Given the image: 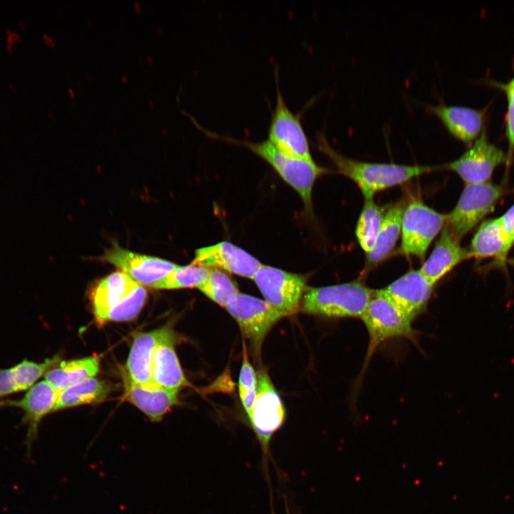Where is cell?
Masks as SVG:
<instances>
[{"instance_id": "obj_1", "label": "cell", "mask_w": 514, "mask_h": 514, "mask_svg": "<svg viewBox=\"0 0 514 514\" xmlns=\"http://www.w3.org/2000/svg\"><path fill=\"white\" fill-rule=\"evenodd\" d=\"M317 146L334 163L340 173L352 179L366 199L378 191L403 183L435 168L428 166H407L358 161L347 158L331 146L323 133L316 134Z\"/></svg>"}, {"instance_id": "obj_16", "label": "cell", "mask_w": 514, "mask_h": 514, "mask_svg": "<svg viewBox=\"0 0 514 514\" xmlns=\"http://www.w3.org/2000/svg\"><path fill=\"white\" fill-rule=\"evenodd\" d=\"M425 109L438 117L453 136L465 143L475 140L485 129V107L478 109L440 102L425 104Z\"/></svg>"}, {"instance_id": "obj_15", "label": "cell", "mask_w": 514, "mask_h": 514, "mask_svg": "<svg viewBox=\"0 0 514 514\" xmlns=\"http://www.w3.org/2000/svg\"><path fill=\"white\" fill-rule=\"evenodd\" d=\"M191 263L253 279L261 263L245 250L226 241L198 248Z\"/></svg>"}, {"instance_id": "obj_37", "label": "cell", "mask_w": 514, "mask_h": 514, "mask_svg": "<svg viewBox=\"0 0 514 514\" xmlns=\"http://www.w3.org/2000/svg\"><path fill=\"white\" fill-rule=\"evenodd\" d=\"M8 86H9V89L10 91L11 92V94H17L16 87L13 83H9Z\"/></svg>"}, {"instance_id": "obj_6", "label": "cell", "mask_w": 514, "mask_h": 514, "mask_svg": "<svg viewBox=\"0 0 514 514\" xmlns=\"http://www.w3.org/2000/svg\"><path fill=\"white\" fill-rule=\"evenodd\" d=\"M446 220L447 214L437 212L420 199L412 200L403 214L399 253L423 258Z\"/></svg>"}, {"instance_id": "obj_3", "label": "cell", "mask_w": 514, "mask_h": 514, "mask_svg": "<svg viewBox=\"0 0 514 514\" xmlns=\"http://www.w3.org/2000/svg\"><path fill=\"white\" fill-rule=\"evenodd\" d=\"M361 319L368 333V345L362 368L354 383L353 399L358 392L371 359L382 343L403 338L418 344V332L413 328L412 321L377 290Z\"/></svg>"}, {"instance_id": "obj_13", "label": "cell", "mask_w": 514, "mask_h": 514, "mask_svg": "<svg viewBox=\"0 0 514 514\" xmlns=\"http://www.w3.org/2000/svg\"><path fill=\"white\" fill-rule=\"evenodd\" d=\"M100 258L120 268L141 286L151 288L178 266L165 259L130 251L116 243Z\"/></svg>"}, {"instance_id": "obj_28", "label": "cell", "mask_w": 514, "mask_h": 514, "mask_svg": "<svg viewBox=\"0 0 514 514\" xmlns=\"http://www.w3.org/2000/svg\"><path fill=\"white\" fill-rule=\"evenodd\" d=\"M147 298V292L141 285L126 298L111 308L94 315L100 326L108 322L128 321L134 319L142 309Z\"/></svg>"}, {"instance_id": "obj_36", "label": "cell", "mask_w": 514, "mask_h": 514, "mask_svg": "<svg viewBox=\"0 0 514 514\" xmlns=\"http://www.w3.org/2000/svg\"><path fill=\"white\" fill-rule=\"evenodd\" d=\"M42 37L47 44H50L51 46H54L55 42L52 37L48 36L46 34H44Z\"/></svg>"}, {"instance_id": "obj_12", "label": "cell", "mask_w": 514, "mask_h": 514, "mask_svg": "<svg viewBox=\"0 0 514 514\" xmlns=\"http://www.w3.org/2000/svg\"><path fill=\"white\" fill-rule=\"evenodd\" d=\"M433 286L419 270H410L377 292L413 321L426 311Z\"/></svg>"}, {"instance_id": "obj_8", "label": "cell", "mask_w": 514, "mask_h": 514, "mask_svg": "<svg viewBox=\"0 0 514 514\" xmlns=\"http://www.w3.org/2000/svg\"><path fill=\"white\" fill-rule=\"evenodd\" d=\"M257 378V395L248 419L266 458L272 436L283 423L286 411L268 373L262 369Z\"/></svg>"}, {"instance_id": "obj_38", "label": "cell", "mask_w": 514, "mask_h": 514, "mask_svg": "<svg viewBox=\"0 0 514 514\" xmlns=\"http://www.w3.org/2000/svg\"><path fill=\"white\" fill-rule=\"evenodd\" d=\"M18 24L21 31H25L26 29V23L23 20H19Z\"/></svg>"}, {"instance_id": "obj_32", "label": "cell", "mask_w": 514, "mask_h": 514, "mask_svg": "<svg viewBox=\"0 0 514 514\" xmlns=\"http://www.w3.org/2000/svg\"><path fill=\"white\" fill-rule=\"evenodd\" d=\"M493 84L502 89L507 98V113L505 117V134L508 139V153L506 166H510L514 153V76L507 83L493 82Z\"/></svg>"}, {"instance_id": "obj_29", "label": "cell", "mask_w": 514, "mask_h": 514, "mask_svg": "<svg viewBox=\"0 0 514 514\" xmlns=\"http://www.w3.org/2000/svg\"><path fill=\"white\" fill-rule=\"evenodd\" d=\"M209 273L210 268L193 263L183 266H178L163 279L158 282L153 288H198L207 280Z\"/></svg>"}, {"instance_id": "obj_9", "label": "cell", "mask_w": 514, "mask_h": 514, "mask_svg": "<svg viewBox=\"0 0 514 514\" xmlns=\"http://www.w3.org/2000/svg\"><path fill=\"white\" fill-rule=\"evenodd\" d=\"M257 354L271 328L283 316L265 300L239 293L225 307Z\"/></svg>"}, {"instance_id": "obj_21", "label": "cell", "mask_w": 514, "mask_h": 514, "mask_svg": "<svg viewBox=\"0 0 514 514\" xmlns=\"http://www.w3.org/2000/svg\"><path fill=\"white\" fill-rule=\"evenodd\" d=\"M139 285L122 271L114 272L101 279L90 291L94 314L115 306L129 296Z\"/></svg>"}, {"instance_id": "obj_7", "label": "cell", "mask_w": 514, "mask_h": 514, "mask_svg": "<svg viewBox=\"0 0 514 514\" xmlns=\"http://www.w3.org/2000/svg\"><path fill=\"white\" fill-rule=\"evenodd\" d=\"M253 280L265 301L283 317L299 310L307 287L305 276L261 264Z\"/></svg>"}, {"instance_id": "obj_5", "label": "cell", "mask_w": 514, "mask_h": 514, "mask_svg": "<svg viewBox=\"0 0 514 514\" xmlns=\"http://www.w3.org/2000/svg\"><path fill=\"white\" fill-rule=\"evenodd\" d=\"M502 185L490 181L465 183L457 204L447 214L445 225L458 242L486 216L493 212L505 195Z\"/></svg>"}, {"instance_id": "obj_4", "label": "cell", "mask_w": 514, "mask_h": 514, "mask_svg": "<svg viewBox=\"0 0 514 514\" xmlns=\"http://www.w3.org/2000/svg\"><path fill=\"white\" fill-rule=\"evenodd\" d=\"M211 137L243 145L267 161L303 199L308 213L312 212V189L316 178L327 172L313 160L296 158L280 151L268 139L254 142L223 136L207 131Z\"/></svg>"}, {"instance_id": "obj_27", "label": "cell", "mask_w": 514, "mask_h": 514, "mask_svg": "<svg viewBox=\"0 0 514 514\" xmlns=\"http://www.w3.org/2000/svg\"><path fill=\"white\" fill-rule=\"evenodd\" d=\"M203 294L222 307L239 294L237 283L224 271L210 268L207 280L198 288Z\"/></svg>"}, {"instance_id": "obj_31", "label": "cell", "mask_w": 514, "mask_h": 514, "mask_svg": "<svg viewBox=\"0 0 514 514\" xmlns=\"http://www.w3.org/2000/svg\"><path fill=\"white\" fill-rule=\"evenodd\" d=\"M258 388V378L253 366L249 362L245 343H243V361L239 375L238 390L241 401L248 415L251 416Z\"/></svg>"}, {"instance_id": "obj_11", "label": "cell", "mask_w": 514, "mask_h": 514, "mask_svg": "<svg viewBox=\"0 0 514 514\" xmlns=\"http://www.w3.org/2000/svg\"><path fill=\"white\" fill-rule=\"evenodd\" d=\"M506 161V154L489 141L484 129L458 158L445 168L456 173L465 183H479L490 181L495 169Z\"/></svg>"}, {"instance_id": "obj_34", "label": "cell", "mask_w": 514, "mask_h": 514, "mask_svg": "<svg viewBox=\"0 0 514 514\" xmlns=\"http://www.w3.org/2000/svg\"><path fill=\"white\" fill-rule=\"evenodd\" d=\"M19 392L11 367L0 369V400Z\"/></svg>"}, {"instance_id": "obj_35", "label": "cell", "mask_w": 514, "mask_h": 514, "mask_svg": "<svg viewBox=\"0 0 514 514\" xmlns=\"http://www.w3.org/2000/svg\"><path fill=\"white\" fill-rule=\"evenodd\" d=\"M5 33L6 34L5 48L9 54H12L14 43H21L22 37L18 32L12 31L9 28L5 29Z\"/></svg>"}, {"instance_id": "obj_14", "label": "cell", "mask_w": 514, "mask_h": 514, "mask_svg": "<svg viewBox=\"0 0 514 514\" xmlns=\"http://www.w3.org/2000/svg\"><path fill=\"white\" fill-rule=\"evenodd\" d=\"M59 390H56L45 380L39 381L19 399L0 400V408L15 407L24 411L22 423L27 425L26 443L29 450L36 438L42 419L54 412Z\"/></svg>"}, {"instance_id": "obj_20", "label": "cell", "mask_w": 514, "mask_h": 514, "mask_svg": "<svg viewBox=\"0 0 514 514\" xmlns=\"http://www.w3.org/2000/svg\"><path fill=\"white\" fill-rule=\"evenodd\" d=\"M124 382L126 399L153 422L161 421L178 404L177 391L163 388L155 384L143 386L126 379Z\"/></svg>"}, {"instance_id": "obj_10", "label": "cell", "mask_w": 514, "mask_h": 514, "mask_svg": "<svg viewBox=\"0 0 514 514\" xmlns=\"http://www.w3.org/2000/svg\"><path fill=\"white\" fill-rule=\"evenodd\" d=\"M276 80V102L268 128V140L289 156L312 160L309 143L298 115L285 102Z\"/></svg>"}, {"instance_id": "obj_22", "label": "cell", "mask_w": 514, "mask_h": 514, "mask_svg": "<svg viewBox=\"0 0 514 514\" xmlns=\"http://www.w3.org/2000/svg\"><path fill=\"white\" fill-rule=\"evenodd\" d=\"M470 258H494L503 265L510 251L503 237L499 218L483 221L468 248Z\"/></svg>"}, {"instance_id": "obj_30", "label": "cell", "mask_w": 514, "mask_h": 514, "mask_svg": "<svg viewBox=\"0 0 514 514\" xmlns=\"http://www.w3.org/2000/svg\"><path fill=\"white\" fill-rule=\"evenodd\" d=\"M60 362L59 355L36 362L24 359L11 367L19 392L27 390L39 382L41 377Z\"/></svg>"}, {"instance_id": "obj_24", "label": "cell", "mask_w": 514, "mask_h": 514, "mask_svg": "<svg viewBox=\"0 0 514 514\" xmlns=\"http://www.w3.org/2000/svg\"><path fill=\"white\" fill-rule=\"evenodd\" d=\"M405 208L402 202H398L386 212L375 244L366 256L368 267L376 266L384 261L393 250L401 232Z\"/></svg>"}, {"instance_id": "obj_19", "label": "cell", "mask_w": 514, "mask_h": 514, "mask_svg": "<svg viewBox=\"0 0 514 514\" xmlns=\"http://www.w3.org/2000/svg\"><path fill=\"white\" fill-rule=\"evenodd\" d=\"M470 258L468 248L461 247L445 225L430 256L419 271L435 285L457 265Z\"/></svg>"}, {"instance_id": "obj_25", "label": "cell", "mask_w": 514, "mask_h": 514, "mask_svg": "<svg viewBox=\"0 0 514 514\" xmlns=\"http://www.w3.org/2000/svg\"><path fill=\"white\" fill-rule=\"evenodd\" d=\"M112 390L108 383L94 377L59 391L54 412L84 404L104 401Z\"/></svg>"}, {"instance_id": "obj_17", "label": "cell", "mask_w": 514, "mask_h": 514, "mask_svg": "<svg viewBox=\"0 0 514 514\" xmlns=\"http://www.w3.org/2000/svg\"><path fill=\"white\" fill-rule=\"evenodd\" d=\"M173 331L171 326L167 325L150 332L136 333L126 363V380L143 386L153 384L151 380L153 351L158 342Z\"/></svg>"}, {"instance_id": "obj_26", "label": "cell", "mask_w": 514, "mask_h": 514, "mask_svg": "<svg viewBox=\"0 0 514 514\" xmlns=\"http://www.w3.org/2000/svg\"><path fill=\"white\" fill-rule=\"evenodd\" d=\"M384 208L373 198L366 199L358 218L356 235L362 249L368 253L373 248L384 218Z\"/></svg>"}, {"instance_id": "obj_39", "label": "cell", "mask_w": 514, "mask_h": 514, "mask_svg": "<svg viewBox=\"0 0 514 514\" xmlns=\"http://www.w3.org/2000/svg\"><path fill=\"white\" fill-rule=\"evenodd\" d=\"M286 514H290L289 510H288V507H286Z\"/></svg>"}, {"instance_id": "obj_18", "label": "cell", "mask_w": 514, "mask_h": 514, "mask_svg": "<svg viewBox=\"0 0 514 514\" xmlns=\"http://www.w3.org/2000/svg\"><path fill=\"white\" fill-rule=\"evenodd\" d=\"M177 339V333L173 331L156 345L152 356L151 380L157 386L178 392L190 383L175 350Z\"/></svg>"}, {"instance_id": "obj_23", "label": "cell", "mask_w": 514, "mask_h": 514, "mask_svg": "<svg viewBox=\"0 0 514 514\" xmlns=\"http://www.w3.org/2000/svg\"><path fill=\"white\" fill-rule=\"evenodd\" d=\"M100 358L97 356L69 361H60L44 376L45 381L57 390L94 378L99 372Z\"/></svg>"}, {"instance_id": "obj_33", "label": "cell", "mask_w": 514, "mask_h": 514, "mask_svg": "<svg viewBox=\"0 0 514 514\" xmlns=\"http://www.w3.org/2000/svg\"><path fill=\"white\" fill-rule=\"evenodd\" d=\"M498 218L503 237L511 249L514 245V203Z\"/></svg>"}, {"instance_id": "obj_2", "label": "cell", "mask_w": 514, "mask_h": 514, "mask_svg": "<svg viewBox=\"0 0 514 514\" xmlns=\"http://www.w3.org/2000/svg\"><path fill=\"white\" fill-rule=\"evenodd\" d=\"M376 290L361 281L306 287L301 303L302 312L330 318H362Z\"/></svg>"}]
</instances>
